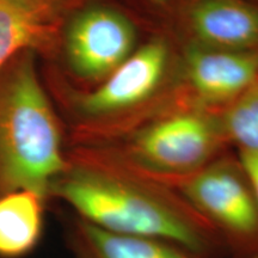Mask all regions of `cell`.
<instances>
[{
  "instance_id": "1",
  "label": "cell",
  "mask_w": 258,
  "mask_h": 258,
  "mask_svg": "<svg viewBox=\"0 0 258 258\" xmlns=\"http://www.w3.org/2000/svg\"><path fill=\"white\" fill-rule=\"evenodd\" d=\"M55 191L83 220L104 230L171 241L200 258L226 253L205 218L143 173L76 170L57 183Z\"/></svg>"
},
{
  "instance_id": "2",
  "label": "cell",
  "mask_w": 258,
  "mask_h": 258,
  "mask_svg": "<svg viewBox=\"0 0 258 258\" xmlns=\"http://www.w3.org/2000/svg\"><path fill=\"white\" fill-rule=\"evenodd\" d=\"M64 167L55 116L25 59L0 92V175L11 188L43 198Z\"/></svg>"
},
{
  "instance_id": "3",
  "label": "cell",
  "mask_w": 258,
  "mask_h": 258,
  "mask_svg": "<svg viewBox=\"0 0 258 258\" xmlns=\"http://www.w3.org/2000/svg\"><path fill=\"white\" fill-rule=\"evenodd\" d=\"M177 184L217 232L226 253L258 258V201L240 163L214 160Z\"/></svg>"
},
{
  "instance_id": "4",
  "label": "cell",
  "mask_w": 258,
  "mask_h": 258,
  "mask_svg": "<svg viewBox=\"0 0 258 258\" xmlns=\"http://www.w3.org/2000/svg\"><path fill=\"white\" fill-rule=\"evenodd\" d=\"M218 138L203 116L177 115L157 122L137 135L132 144L134 169L151 178L177 179L194 175L211 164Z\"/></svg>"
},
{
  "instance_id": "5",
  "label": "cell",
  "mask_w": 258,
  "mask_h": 258,
  "mask_svg": "<svg viewBox=\"0 0 258 258\" xmlns=\"http://www.w3.org/2000/svg\"><path fill=\"white\" fill-rule=\"evenodd\" d=\"M137 31L120 12L92 8L77 16L67 32L73 70L90 79L106 78L135 50Z\"/></svg>"
},
{
  "instance_id": "6",
  "label": "cell",
  "mask_w": 258,
  "mask_h": 258,
  "mask_svg": "<svg viewBox=\"0 0 258 258\" xmlns=\"http://www.w3.org/2000/svg\"><path fill=\"white\" fill-rule=\"evenodd\" d=\"M167 61L166 44L160 40L148 42L134 50L98 89L84 96L83 109L91 115H104L139 104L159 86Z\"/></svg>"
},
{
  "instance_id": "7",
  "label": "cell",
  "mask_w": 258,
  "mask_h": 258,
  "mask_svg": "<svg viewBox=\"0 0 258 258\" xmlns=\"http://www.w3.org/2000/svg\"><path fill=\"white\" fill-rule=\"evenodd\" d=\"M186 70L192 88L203 98L234 101L258 82V54L194 47L188 51Z\"/></svg>"
},
{
  "instance_id": "8",
  "label": "cell",
  "mask_w": 258,
  "mask_h": 258,
  "mask_svg": "<svg viewBox=\"0 0 258 258\" xmlns=\"http://www.w3.org/2000/svg\"><path fill=\"white\" fill-rule=\"evenodd\" d=\"M189 21L203 47L232 51L258 48V8L245 0H199Z\"/></svg>"
},
{
  "instance_id": "9",
  "label": "cell",
  "mask_w": 258,
  "mask_h": 258,
  "mask_svg": "<svg viewBox=\"0 0 258 258\" xmlns=\"http://www.w3.org/2000/svg\"><path fill=\"white\" fill-rule=\"evenodd\" d=\"M76 238L83 258H200L171 241L108 231L83 219Z\"/></svg>"
},
{
  "instance_id": "10",
  "label": "cell",
  "mask_w": 258,
  "mask_h": 258,
  "mask_svg": "<svg viewBox=\"0 0 258 258\" xmlns=\"http://www.w3.org/2000/svg\"><path fill=\"white\" fill-rule=\"evenodd\" d=\"M57 10L50 0H0V70L41 41Z\"/></svg>"
},
{
  "instance_id": "11",
  "label": "cell",
  "mask_w": 258,
  "mask_h": 258,
  "mask_svg": "<svg viewBox=\"0 0 258 258\" xmlns=\"http://www.w3.org/2000/svg\"><path fill=\"white\" fill-rule=\"evenodd\" d=\"M41 199L28 190L0 199V254L19 256L36 245L42 230Z\"/></svg>"
},
{
  "instance_id": "12",
  "label": "cell",
  "mask_w": 258,
  "mask_h": 258,
  "mask_svg": "<svg viewBox=\"0 0 258 258\" xmlns=\"http://www.w3.org/2000/svg\"><path fill=\"white\" fill-rule=\"evenodd\" d=\"M228 138L244 151H258V82L232 102L225 115Z\"/></svg>"
},
{
  "instance_id": "13",
  "label": "cell",
  "mask_w": 258,
  "mask_h": 258,
  "mask_svg": "<svg viewBox=\"0 0 258 258\" xmlns=\"http://www.w3.org/2000/svg\"><path fill=\"white\" fill-rule=\"evenodd\" d=\"M239 163L252 185L258 201V151L240 150Z\"/></svg>"
},
{
  "instance_id": "14",
  "label": "cell",
  "mask_w": 258,
  "mask_h": 258,
  "mask_svg": "<svg viewBox=\"0 0 258 258\" xmlns=\"http://www.w3.org/2000/svg\"><path fill=\"white\" fill-rule=\"evenodd\" d=\"M50 2L53 3V4H55L56 6H59V8H60V6L62 5V3L64 2V0H50Z\"/></svg>"
},
{
  "instance_id": "15",
  "label": "cell",
  "mask_w": 258,
  "mask_h": 258,
  "mask_svg": "<svg viewBox=\"0 0 258 258\" xmlns=\"http://www.w3.org/2000/svg\"><path fill=\"white\" fill-rule=\"evenodd\" d=\"M152 2L159 3V4H161V3H165V2H167V0H152Z\"/></svg>"
}]
</instances>
